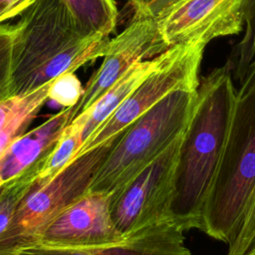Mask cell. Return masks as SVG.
Here are the masks:
<instances>
[{
	"mask_svg": "<svg viewBox=\"0 0 255 255\" xmlns=\"http://www.w3.org/2000/svg\"><path fill=\"white\" fill-rule=\"evenodd\" d=\"M238 82L200 230L228 245L240 229L255 189V57Z\"/></svg>",
	"mask_w": 255,
	"mask_h": 255,
	"instance_id": "cell-3",
	"label": "cell"
},
{
	"mask_svg": "<svg viewBox=\"0 0 255 255\" xmlns=\"http://www.w3.org/2000/svg\"><path fill=\"white\" fill-rule=\"evenodd\" d=\"M165 52L133 65L117 83L97 99L86 111L84 140L89 137L124 102V100L163 61Z\"/></svg>",
	"mask_w": 255,
	"mask_h": 255,
	"instance_id": "cell-13",
	"label": "cell"
},
{
	"mask_svg": "<svg viewBox=\"0 0 255 255\" xmlns=\"http://www.w3.org/2000/svg\"><path fill=\"white\" fill-rule=\"evenodd\" d=\"M255 245V189L250 197L240 229L228 245L226 255H244Z\"/></svg>",
	"mask_w": 255,
	"mask_h": 255,
	"instance_id": "cell-20",
	"label": "cell"
},
{
	"mask_svg": "<svg viewBox=\"0 0 255 255\" xmlns=\"http://www.w3.org/2000/svg\"><path fill=\"white\" fill-rule=\"evenodd\" d=\"M12 25L8 97L28 93L103 57L110 40L86 36L64 0H36Z\"/></svg>",
	"mask_w": 255,
	"mask_h": 255,
	"instance_id": "cell-2",
	"label": "cell"
},
{
	"mask_svg": "<svg viewBox=\"0 0 255 255\" xmlns=\"http://www.w3.org/2000/svg\"><path fill=\"white\" fill-rule=\"evenodd\" d=\"M12 25H0V100L8 97L11 77Z\"/></svg>",
	"mask_w": 255,
	"mask_h": 255,
	"instance_id": "cell-21",
	"label": "cell"
},
{
	"mask_svg": "<svg viewBox=\"0 0 255 255\" xmlns=\"http://www.w3.org/2000/svg\"><path fill=\"white\" fill-rule=\"evenodd\" d=\"M205 46L200 43L166 50L161 64L83 141L75 157L115 140L131 123L169 93L178 89L197 88Z\"/></svg>",
	"mask_w": 255,
	"mask_h": 255,
	"instance_id": "cell-6",
	"label": "cell"
},
{
	"mask_svg": "<svg viewBox=\"0 0 255 255\" xmlns=\"http://www.w3.org/2000/svg\"><path fill=\"white\" fill-rule=\"evenodd\" d=\"M236 89L227 65L199 81L182 131L170 218L184 231L201 230L205 202L222 154Z\"/></svg>",
	"mask_w": 255,
	"mask_h": 255,
	"instance_id": "cell-1",
	"label": "cell"
},
{
	"mask_svg": "<svg viewBox=\"0 0 255 255\" xmlns=\"http://www.w3.org/2000/svg\"><path fill=\"white\" fill-rule=\"evenodd\" d=\"M0 193H1V187H0Z\"/></svg>",
	"mask_w": 255,
	"mask_h": 255,
	"instance_id": "cell-26",
	"label": "cell"
},
{
	"mask_svg": "<svg viewBox=\"0 0 255 255\" xmlns=\"http://www.w3.org/2000/svg\"><path fill=\"white\" fill-rule=\"evenodd\" d=\"M244 255H255V245L252 246Z\"/></svg>",
	"mask_w": 255,
	"mask_h": 255,
	"instance_id": "cell-25",
	"label": "cell"
},
{
	"mask_svg": "<svg viewBox=\"0 0 255 255\" xmlns=\"http://www.w3.org/2000/svg\"><path fill=\"white\" fill-rule=\"evenodd\" d=\"M43 159L1 186L0 235L10 224L21 200L32 190L33 186L35 185Z\"/></svg>",
	"mask_w": 255,
	"mask_h": 255,
	"instance_id": "cell-16",
	"label": "cell"
},
{
	"mask_svg": "<svg viewBox=\"0 0 255 255\" xmlns=\"http://www.w3.org/2000/svg\"><path fill=\"white\" fill-rule=\"evenodd\" d=\"M84 94V87L74 72L64 73L51 81L48 100L55 102L62 109L75 107Z\"/></svg>",
	"mask_w": 255,
	"mask_h": 255,
	"instance_id": "cell-19",
	"label": "cell"
},
{
	"mask_svg": "<svg viewBox=\"0 0 255 255\" xmlns=\"http://www.w3.org/2000/svg\"><path fill=\"white\" fill-rule=\"evenodd\" d=\"M74 118L75 107L61 109L39 126L19 135L0 157V187L43 159Z\"/></svg>",
	"mask_w": 255,
	"mask_h": 255,
	"instance_id": "cell-12",
	"label": "cell"
},
{
	"mask_svg": "<svg viewBox=\"0 0 255 255\" xmlns=\"http://www.w3.org/2000/svg\"><path fill=\"white\" fill-rule=\"evenodd\" d=\"M197 88L178 89L131 123L112 143L87 192L113 194L157 158L183 131Z\"/></svg>",
	"mask_w": 255,
	"mask_h": 255,
	"instance_id": "cell-4",
	"label": "cell"
},
{
	"mask_svg": "<svg viewBox=\"0 0 255 255\" xmlns=\"http://www.w3.org/2000/svg\"><path fill=\"white\" fill-rule=\"evenodd\" d=\"M165 51L154 18L131 19L123 32L109 40L102 65L89 79L81 100L75 106V117L86 111L133 65Z\"/></svg>",
	"mask_w": 255,
	"mask_h": 255,
	"instance_id": "cell-9",
	"label": "cell"
},
{
	"mask_svg": "<svg viewBox=\"0 0 255 255\" xmlns=\"http://www.w3.org/2000/svg\"><path fill=\"white\" fill-rule=\"evenodd\" d=\"M86 120V115L81 113L64 128L56 144L44 157L36 182L50 180L75 158L84 141Z\"/></svg>",
	"mask_w": 255,
	"mask_h": 255,
	"instance_id": "cell-14",
	"label": "cell"
},
{
	"mask_svg": "<svg viewBox=\"0 0 255 255\" xmlns=\"http://www.w3.org/2000/svg\"><path fill=\"white\" fill-rule=\"evenodd\" d=\"M36 0H0V25L19 17Z\"/></svg>",
	"mask_w": 255,
	"mask_h": 255,
	"instance_id": "cell-24",
	"label": "cell"
},
{
	"mask_svg": "<svg viewBox=\"0 0 255 255\" xmlns=\"http://www.w3.org/2000/svg\"><path fill=\"white\" fill-rule=\"evenodd\" d=\"M113 142L75 157L50 180L36 182L21 200L10 224L0 235V254L36 244L44 230L87 193L95 172Z\"/></svg>",
	"mask_w": 255,
	"mask_h": 255,
	"instance_id": "cell-5",
	"label": "cell"
},
{
	"mask_svg": "<svg viewBox=\"0 0 255 255\" xmlns=\"http://www.w3.org/2000/svg\"><path fill=\"white\" fill-rule=\"evenodd\" d=\"M165 50L239 34L244 27V0H174L155 17Z\"/></svg>",
	"mask_w": 255,
	"mask_h": 255,
	"instance_id": "cell-8",
	"label": "cell"
},
{
	"mask_svg": "<svg viewBox=\"0 0 255 255\" xmlns=\"http://www.w3.org/2000/svg\"><path fill=\"white\" fill-rule=\"evenodd\" d=\"M36 90L28 93L9 96L0 100V128L11 121L20 111H22L34 98Z\"/></svg>",
	"mask_w": 255,
	"mask_h": 255,
	"instance_id": "cell-22",
	"label": "cell"
},
{
	"mask_svg": "<svg viewBox=\"0 0 255 255\" xmlns=\"http://www.w3.org/2000/svg\"><path fill=\"white\" fill-rule=\"evenodd\" d=\"M50 84L51 82L38 87L30 103L11 121L0 128V157L13 141L27 130L31 122L37 117L42 107L46 104Z\"/></svg>",
	"mask_w": 255,
	"mask_h": 255,
	"instance_id": "cell-18",
	"label": "cell"
},
{
	"mask_svg": "<svg viewBox=\"0 0 255 255\" xmlns=\"http://www.w3.org/2000/svg\"><path fill=\"white\" fill-rule=\"evenodd\" d=\"M241 40L234 46L228 63L232 76L239 80L255 57V0H244V27Z\"/></svg>",
	"mask_w": 255,
	"mask_h": 255,
	"instance_id": "cell-17",
	"label": "cell"
},
{
	"mask_svg": "<svg viewBox=\"0 0 255 255\" xmlns=\"http://www.w3.org/2000/svg\"><path fill=\"white\" fill-rule=\"evenodd\" d=\"M0 255H185L181 238L168 223L146 226L114 244L86 248H51L39 244Z\"/></svg>",
	"mask_w": 255,
	"mask_h": 255,
	"instance_id": "cell-11",
	"label": "cell"
},
{
	"mask_svg": "<svg viewBox=\"0 0 255 255\" xmlns=\"http://www.w3.org/2000/svg\"><path fill=\"white\" fill-rule=\"evenodd\" d=\"M64 2L86 36L109 37L115 31L119 12L114 0H64Z\"/></svg>",
	"mask_w": 255,
	"mask_h": 255,
	"instance_id": "cell-15",
	"label": "cell"
},
{
	"mask_svg": "<svg viewBox=\"0 0 255 255\" xmlns=\"http://www.w3.org/2000/svg\"><path fill=\"white\" fill-rule=\"evenodd\" d=\"M112 194L87 192L64 210L41 234L36 244L51 248L110 245L123 235L111 214Z\"/></svg>",
	"mask_w": 255,
	"mask_h": 255,
	"instance_id": "cell-10",
	"label": "cell"
},
{
	"mask_svg": "<svg viewBox=\"0 0 255 255\" xmlns=\"http://www.w3.org/2000/svg\"><path fill=\"white\" fill-rule=\"evenodd\" d=\"M174 0H128L135 18H154L163 8Z\"/></svg>",
	"mask_w": 255,
	"mask_h": 255,
	"instance_id": "cell-23",
	"label": "cell"
},
{
	"mask_svg": "<svg viewBox=\"0 0 255 255\" xmlns=\"http://www.w3.org/2000/svg\"><path fill=\"white\" fill-rule=\"evenodd\" d=\"M181 134L157 158L112 194V218L123 235L171 220L170 205Z\"/></svg>",
	"mask_w": 255,
	"mask_h": 255,
	"instance_id": "cell-7",
	"label": "cell"
}]
</instances>
